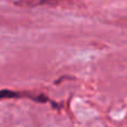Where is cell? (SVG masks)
I'll return each instance as SVG.
<instances>
[{"label":"cell","instance_id":"1","mask_svg":"<svg viewBox=\"0 0 127 127\" xmlns=\"http://www.w3.org/2000/svg\"><path fill=\"white\" fill-rule=\"evenodd\" d=\"M20 97H28L35 100L36 95H29L27 93H18V92H12V90L3 89L0 90V99L2 98H20Z\"/></svg>","mask_w":127,"mask_h":127}]
</instances>
